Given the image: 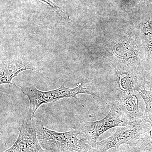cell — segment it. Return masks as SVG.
Masks as SVG:
<instances>
[{"label": "cell", "mask_w": 152, "mask_h": 152, "mask_svg": "<svg viewBox=\"0 0 152 152\" xmlns=\"http://www.w3.org/2000/svg\"><path fill=\"white\" fill-rule=\"evenodd\" d=\"M151 130L149 125L142 118L131 121L126 126L119 127L108 138L97 142L96 152H106L113 148L118 149L121 145L132 146Z\"/></svg>", "instance_id": "3957f363"}, {"label": "cell", "mask_w": 152, "mask_h": 152, "mask_svg": "<svg viewBox=\"0 0 152 152\" xmlns=\"http://www.w3.org/2000/svg\"><path fill=\"white\" fill-rule=\"evenodd\" d=\"M116 92L134 93L146 84L142 75L128 68L115 67Z\"/></svg>", "instance_id": "8992f818"}, {"label": "cell", "mask_w": 152, "mask_h": 152, "mask_svg": "<svg viewBox=\"0 0 152 152\" xmlns=\"http://www.w3.org/2000/svg\"><path fill=\"white\" fill-rule=\"evenodd\" d=\"M147 90L145 86L139 90L138 92L143 99L145 105V113L142 117V120L145 123L150 124L151 127V132L152 134V88H148Z\"/></svg>", "instance_id": "30bf717a"}, {"label": "cell", "mask_w": 152, "mask_h": 152, "mask_svg": "<svg viewBox=\"0 0 152 152\" xmlns=\"http://www.w3.org/2000/svg\"><path fill=\"white\" fill-rule=\"evenodd\" d=\"M115 96L112 102L119 107L130 121L142 118L143 115L139 110L138 99L135 93L115 92Z\"/></svg>", "instance_id": "ba28073f"}, {"label": "cell", "mask_w": 152, "mask_h": 152, "mask_svg": "<svg viewBox=\"0 0 152 152\" xmlns=\"http://www.w3.org/2000/svg\"><path fill=\"white\" fill-rule=\"evenodd\" d=\"M112 50L115 56L124 64L123 66L118 67L128 68L141 74L137 48L134 42L124 38L114 45Z\"/></svg>", "instance_id": "52a82bcc"}, {"label": "cell", "mask_w": 152, "mask_h": 152, "mask_svg": "<svg viewBox=\"0 0 152 152\" xmlns=\"http://www.w3.org/2000/svg\"><path fill=\"white\" fill-rule=\"evenodd\" d=\"M36 68L28 62L15 60L1 66L0 84L13 85L12 80L20 73L26 70H34Z\"/></svg>", "instance_id": "9c48e42d"}, {"label": "cell", "mask_w": 152, "mask_h": 152, "mask_svg": "<svg viewBox=\"0 0 152 152\" xmlns=\"http://www.w3.org/2000/svg\"><path fill=\"white\" fill-rule=\"evenodd\" d=\"M123 2L126 3V4H131V3H133L136 0H121Z\"/></svg>", "instance_id": "2e32d148"}, {"label": "cell", "mask_w": 152, "mask_h": 152, "mask_svg": "<svg viewBox=\"0 0 152 152\" xmlns=\"http://www.w3.org/2000/svg\"><path fill=\"white\" fill-rule=\"evenodd\" d=\"M115 152H134L133 151L132 149L130 147L128 146L127 147H125L124 149H122L119 150V148L118 149H115Z\"/></svg>", "instance_id": "5bb4252c"}, {"label": "cell", "mask_w": 152, "mask_h": 152, "mask_svg": "<svg viewBox=\"0 0 152 152\" xmlns=\"http://www.w3.org/2000/svg\"><path fill=\"white\" fill-rule=\"evenodd\" d=\"M109 113L102 119L95 122L86 121L81 124V131L84 133L91 145L96 146L99 137L106 131L115 127L126 126L130 122L121 109L111 102Z\"/></svg>", "instance_id": "277c9868"}, {"label": "cell", "mask_w": 152, "mask_h": 152, "mask_svg": "<svg viewBox=\"0 0 152 152\" xmlns=\"http://www.w3.org/2000/svg\"><path fill=\"white\" fill-rule=\"evenodd\" d=\"M41 1L46 3L47 4L50 6L58 14V15L62 18L64 19L68 23H72V20L70 19L69 16L66 12L62 10L58 6H56L50 0H39Z\"/></svg>", "instance_id": "4fadbf2b"}, {"label": "cell", "mask_w": 152, "mask_h": 152, "mask_svg": "<svg viewBox=\"0 0 152 152\" xmlns=\"http://www.w3.org/2000/svg\"><path fill=\"white\" fill-rule=\"evenodd\" d=\"M149 1L150 2H152V0H149Z\"/></svg>", "instance_id": "e0dca14e"}, {"label": "cell", "mask_w": 152, "mask_h": 152, "mask_svg": "<svg viewBox=\"0 0 152 152\" xmlns=\"http://www.w3.org/2000/svg\"><path fill=\"white\" fill-rule=\"evenodd\" d=\"M146 84L148 85V88H152V75L151 77V79L149 81H146Z\"/></svg>", "instance_id": "9a60e30c"}, {"label": "cell", "mask_w": 152, "mask_h": 152, "mask_svg": "<svg viewBox=\"0 0 152 152\" xmlns=\"http://www.w3.org/2000/svg\"><path fill=\"white\" fill-rule=\"evenodd\" d=\"M130 147L134 152H152V134L151 131Z\"/></svg>", "instance_id": "7c38bea8"}, {"label": "cell", "mask_w": 152, "mask_h": 152, "mask_svg": "<svg viewBox=\"0 0 152 152\" xmlns=\"http://www.w3.org/2000/svg\"></svg>", "instance_id": "ac0fdd59"}, {"label": "cell", "mask_w": 152, "mask_h": 152, "mask_svg": "<svg viewBox=\"0 0 152 152\" xmlns=\"http://www.w3.org/2000/svg\"><path fill=\"white\" fill-rule=\"evenodd\" d=\"M142 34L145 48L150 56H152V18L145 20L142 28Z\"/></svg>", "instance_id": "8fae6325"}, {"label": "cell", "mask_w": 152, "mask_h": 152, "mask_svg": "<svg viewBox=\"0 0 152 152\" xmlns=\"http://www.w3.org/2000/svg\"><path fill=\"white\" fill-rule=\"evenodd\" d=\"M20 89L28 98L29 109L25 118L32 119L35 117V113L39 107L48 103L54 102L64 98H73L78 100L77 97L79 94H86L99 97V95L92 87L87 84L80 83L75 88H70L64 85L56 89L43 91L37 89L34 85L23 86Z\"/></svg>", "instance_id": "7a4b0ae2"}, {"label": "cell", "mask_w": 152, "mask_h": 152, "mask_svg": "<svg viewBox=\"0 0 152 152\" xmlns=\"http://www.w3.org/2000/svg\"><path fill=\"white\" fill-rule=\"evenodd\" d=\"M37 136L41 146L46 152H96L87 138L78 139L81 131L72 130L65 132H58L44 126L37 119Z\"/></svg>", "instance_id": "6da1fadb"}, {"label": "cell", "mask_w": 152, "mask_h": 152, "mask_svg": "<svg viewBox=\"0 0 152 152\" xmlns=\"http://www.w3.org/2000/svg\"><path fill=\"white\" fill-rule=\"evenodd\" d=\"M37 119L25 118L20 128L16 141L4 152H46L43 149L37 136Z\"/></svg>", "instance_id": "5b68a950"}]
</instances>
